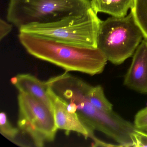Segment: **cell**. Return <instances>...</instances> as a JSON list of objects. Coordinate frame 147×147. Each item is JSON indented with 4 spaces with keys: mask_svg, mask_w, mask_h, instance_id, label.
Instances as JSON below:
<instances>
[{
    "mask_svg": "<svg viewBox=\"0 0 147 147\" xmlns=\"http://www.w3.org/2000/svg\"><path fill=\"white\" fill-rule=\"evenodd\" d=\"M18 37L30 55L61 67L67 72L99 74L107 63L106 57L98 48L71 45L22 32H19Z\"/></svg>",
    "mask_w": 147,
    "mask_h": 147,
    "instance_id": "1",
    "label": "cell"
},
{
    "mask_svg": "<svg viewBox=\"0 0 147 147\" xmlns=\"http://www.w3.org/2000/svg\"><path fill=\"white\" fill-rule=\"evenodd\" d=\"M92 8L91 0H9L7 19L20 30L82 14Z\"/></svg>",
    "mask_w": 147,
    "mask_h": 147,
    "instance_id": "2",
    "label": "cell"
},
{
    "mask_svg": "<svg viewBox=\"0 0 147 147\" xmlns=\"http://www.w3.org/2000/svg\"><path fill=\"white\" fill-rule=\"evenodd\" d=\"M101 20L92 7L84 13L56 22L32 24L19 32L39 36L80 47L97 48V38Z\"/></svg>",
    "mask_w": 147,
    "mask_h": 147,
    "instance_id": "3",
    "label": "cell"
},
{
    "mask_svg": "<svg viewBox=\"0 0 147 147\" xmlns=\"http://www.w3.org/2000/svg\"><path fill=\"white\" fill-rule=\"evenodd\" d=\"M143 35L131 13L125 17H112L101 21L97 47L107 61L120 65L135 53Z\"/></svg>",
    "mask_w": 147,
    "mask_h": 147,
    "instance_id": "4",
    "label": "cell"
},
{
    "mask_svg": "<svg viewBox=\"0 0 147 147\" xmlns=\"http://www.w3.org/2000/svg\"><path fill=\"white\" fill-rule=\"evenodd\" d=\"M19 129L30 137L36 146L54 141L58 129L53 110L32 96L20 92L18 96Z\"/></svg>",
    "mask_w": 147,
    "mask_h": 147,
    "instance_id": "5",
    "label": "cell"
},
{
    "mask_svg": "<svg viewBox=\"0 0 147 147\" xmlns=\"http://www.w3.org/2000/svg\"><path fill=\"white\" fill-rule=\"evenodd\" d=\"M50 92L55 122L58 129L63 130L67 133L71 131L77 132L83 136L86 139H92L94 142V146H103L105 142L95 137L94 130L83 122L76 113L69 111L67 104L54 94L51 89Z\"/></svg>",
    "mask_w": 147,
    "mask_h": 147,
    "instance_id": "6",
    "label": "cell"
},
{
    "mask_svg": "<svg viewBox=\"0 0 147 147\" xmlns=\"http://www.w3.org/2000/svg\"><path fill=\"white\" fill-rule=\"evenodd\" d=\"M124 85L136 92L147 94V39L144 38L133 55Z\"/></svg>",
    "mask_w": 147,
    "mask_h": 147,
    "instance_id": "7",
    "label": "cell"
},
{
    "mask_svg": "<svg viewBox=\"0 0 147 147\" xmlns=\"http://www.w3.org/2000/svg\"><path fill=\"white\" fill-rule=\"evenodd\" d=\"M11 82L20 92L32 96L53 110L50 89L47 81H42L30 74H20L12 77Z\"/></svg>",
    "mask_w": 147,
    "mask_h": 147,
    "instance_id": "8",
    "label": "cell"
},
{
    "mask_svg": "<svg viewBox=\"0 0 147 147\" xmlns=\"http://www.w3.org/2000/svg\"><path fill=\"white\" fill-rule=\"evenodd\" d=\"M96 13H104L112 17H125L132 7L134 0H91Z\"/></svg>",
    "mask_w": 147,
    "mask_h": 147,
    "instance_id": "9",
    "label": "cell"
},
{
    "mask_svg": "<svg viewBox=\"0 0 147 147\" xmlns=\"http://www.w3.org/2000/svg\"><path fill=\"white\" fill-rule=\"evenodd\" d=\"M86 94L90 103L96 108L102 111L113 110V105L107 98L101 86H93L88 83Z\"/></svg>",
    "mask_w": 147,
    "mask_h": 147,
    "instance_id": "10",
    "label": "cell"
},
{
    "mask_svg": "<svg viewBox=\"0 0 147 147\" xmlns=\"http://www.w3.org/2000/svg\"><path fill=\"white\" fill-rule=\"evenodd\" d=\"M131 13L144 38L147 39V0H134Z\"/></svg>",
    "mask_w": 147,
    "mask_h": 147,
    "instance_id": "11",
    "label": "cell"
},
{
    "mask_svg": "<svg viewBox=\"0 0 147 147\" xmlns=\"http://www.w3.org/2000/svg\"><path fill=\"white\" fill-rule=\"evenodd\" d=\"M20 129L12 125L5 113L0 114V132L10 141H14L18 135Z\"/></svg>",
    "mask_w": 147,
    "mask_h": 147,
    "instance_id": "12",
    "label": "cell"
},
{
    "mask_svg": "<svg viewBox=\"0 0 147 147\" xmlns=\"http://www.w3.org/2000/svg\"><path fill=\"white\" fill-rule=\"evenodd\" d=\"M134 124L138 129L147 132V107L136 114Z\"/></svg>",
    "mask_w": 147,
    "mask_h": 147,
    "instance_id": "13",
    "label": "cell"
},
{
    "mask_svg": "<svg viewBox=\"0 0 147 147\" xmlns=\"http://www.w3.org/2000/svg\"><path fill=\"white\" fill-rule=\"evenodd\" d=\"M133 147H147V132L136 130L132 136Z\"/></svg>",
    "mask_w": 147,
    "mask_h": 147,
    "instance_id": "14",
    "label": "cell"
},
{
    "mask_svg": "<svg viewBox=\"0 0 147 147\" xmlns=\"http://www.w3.org/2000/svg\"><path fill=\"white\" fill-rule=\"evenodd\" d=\"M12 24L7 22L2 19L0 20V39L1 40L5 37L11 31Z\"/></svg>",
    "mask_w": 147,
    "mask_h": 147,
    "instance_id": "15",
    "label": "cell"
}]
</instances>
